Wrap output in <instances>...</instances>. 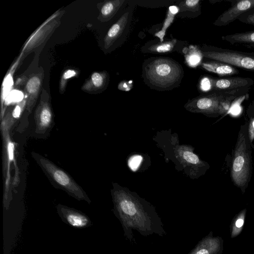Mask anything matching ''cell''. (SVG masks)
<instances>
[{
    "mask_svg": "<svg viewBox=\"0 0 254 254\" xmlns=\"http://www.w3.org/2000/svg\"><path fill=\"white\" fill-rule=\"evenodd\" d=\"M200 65L205 70L219 76L233 75L239 73L236 67L220 61L210 60L201 62Z\"/></svg>",
    "mask_w": 254,
    "mask_h": 254,
    "instance_id": "15",
    "label": "cell"
},
{
    "mask_svg": "<svg viewBox=\"0 0 254 254\" xmlns=\"http://www.w3.org/2000/svg\"><path fill=\"white\" fill-rule=\"evenodd\" d=\"M113 196L114 214L121 223L124 236L130 242H134L132 230L143 236L166 235L162 220L152 207L116 193Z\"/></svg>",
    "mask_w": 254,
    "mask_h": 254,
    "instance_id": "1",
    "label": "cell"
},
{
    "mask_svg": "<svg viewBox=\"0 0 254 254\" xmlns=\"http://www.w3.org/2000/svg\"><path fill=\"white\" fill-rule=\"evenodd\" d=\"M250 88L210 91L189 101L186 107L191 111L216 118L226 114L234 102L246 95Z\"/></svg>",
    "mask_w": 254,
    "mask_h": 254,
    "instance_id": "4",
    "label": "cell"
},
{
    "mask_svg": "<svg viewBox=\"0 0 254 254\" xmlns=\"http://www.w3.org/2000/svg\"><path fill=\"white\" fill-rule=\"evenodd\" d=\"M142 157L140 155H134L132 156L128 160V166L133 171H136L139 166Z\"/></svg>",
    "mask_w": 254,
    "mask_h": 254,
    "instance_id": "28",
    "label": "cell"
},
{
    "mask_svg": "<svg viewBox=\"0 0 254 254\" xmlns=\"http://www.w3.org/2000/svg\"><path fill=\"white\" fill-rule=\"evenodd\" d=\"M178 7L175 6H171L169 7L168 15L162 30L155 34L156 36H158L161 39V42L163 41V38L167 27L173 21L174 16L178 12Z\"/></svg>",
    "mask_w": 254,
    "mask_h": 254,
    "instance_id": "23",
    "label": "cell"
},
{
    "mask_svg": "<svg viewBox=\"0 0 254 254\" xmlns=\"http://www.w3.org/2000/svg\"><path fill=\"white\" fill-rule=\"evenodd\" d=\"M34 119L35 131L39 134L45 133L53 123L54 114L50 96L44 89L42 90L40 100L34 112Z\"/></svg>",
    "mask_w": 254,
    "mask_h": 254,
    "instance_id": "7",
    "label": "cell"
},
{
    "mask_svg": "<svg viewBox=\"0 0 254 254\" xmlns=\"http://www.w3.org/2000/svg\"><path fill=\"white\" fill-rule=\"evenodd\" d=\"M231 6L220 14L214 22L217 26L227 25L245 12L254 8V0H232Z\"/></svg>",
    "mask_w": 254,
    "mask_h": 254,
    "instance_id": "8",
    "label": "cell"
},
{
    "mask_svg": "<svg viewBox=\"0 0 254 254\" xmlns=\"http://www.w3.org/2000/svg\"><path fill=\"white\" fill-rule=\"evenodd\" d=\"M57 24V21L53 18L50 21L47 20L45 23H43L36 32L31 36L27 41L24 48H23V51L26 52H28L41 44L52 33Z\"/></svg>",
    "mask_w": 254,
    "mask_h": 254,
    "instance_id": "13",
    "label": "cell"
},
{
    "mask_svg": "<svg viewBox=\"0 0 254 254\" xmlns=\"http://www.w3.org/2000/svg\"><path fill=\"white\" fill-rule=\"evenodd\" d=\"M128 12L124 13L109 29L104 38V48L108 49L123 33L128 22Z\"/></svg>",
    "mask_w": 254,
    "mask_h": 254,
    "instance_id": "16",
    "label": "cell"
},
{
    "mask_svg": "<svg viewBox=\"0 0 254 254\" xmlns=\"http://www.w3.org/2000/svg\"><path fill=\"white\" fill-rule=\"evenodd\" d=\"M223 41L232 45H240L254 47V30L222 36Z\"/></svg>",
    "mask_w": 254,
    "mask_h": 254,
    "instance_id": "18",
    "label": "cell"
},
{
    "mask_svg": "<svg viewBox=\"0 0 254 254\" xmlns=\"http://www.w3.org/2000/svg\"><path fill=\"white\" fill-rule=\"evenodd\" d=\"M247 210L244 208L237 213L232 219L230 225V237L234 239L238 237L243 230Z\"/></svg>",
    "mask_w": 254,
    "mask_h": 254,
    "instance_id": "19",
    "label": "cell"
},
{
    "mask_svg": "<svg viewBox=\"0 0 254 254\" xmlns=\"http://www.w3.org/2000/svg\"><path fill=\"white\" fill-rule=\"evenodd\" d=\"M44 72L40 71L30 76L25 85L27 95L26 109L30 113L37 102L42 88Z\"/></svg>",
    "mask_w": 254,
    "mask_h": 254,
    "instance_id": "12",
    "label": "cell"
},
{
    "mask_svg": "<svg viewBox=\"0 0 254 254\" xmlns=\"http://www.w3.org/2000/svg\"><path fill=\"white\" fill-rule=\"evenodd\" d=\"M252 149L246 122L240 127L230 165L231 180L243 193L245 192L252 177Z\"/></svg>",
    "mask_w": 254,
    "mask_h": 254,
    "instance_id": "3",
    "label": "cell"
},
{
    "mask_svg": "<svg viewBox=\"0 0 254 254\" xmlns=\"http://www.w3.org/2000/svg\"><path fill=\"white\" fill-rule=\"evenodd\" d=\"M247 122L248 126V135L253 149H254V100L249 105L247 110Z\"/></svg>",
    "mask_w": 254,
    "mask_h": 254,
    "instance_id": "21",
    "label": "cell"
},
{
    "mask_svg": "<svg viewBox=\"0 0 254 254\" xmlns=\"http://www.w3.org/2000/svg\"><path fill=\"white\" fill-rule=\"evenodd\" d=\"M76 74V71L73 69H66L63 73L59 85L60 91L61 93H63L64 92L67 80L70 78L75 76Z\"/></svg>",
    "mask_w": 254,
    "mask_h": 254,
    "instance_id": "25",
    "label": "cell"
},
{
    "mask_svg": "<svg viewBox=\"0 0 254 254\" xmlns=\"http://www.w3.org/2000/svg\"><path fill=\"white\" fill-rule=\"evenodd\" d=\"M187 64L190 67H194L200 64L203 57L200 49L197 46L190 45L183 50Z\"/></svg>",
    "mask_w": 254,
    "mask_h": 254,
    "instance_id": "20",
    "label": "cell"
},
{
    "mask_svg": "<svg viewBox=\"0 0 254 254\" xmlns=\"http://www.w3.org/2000/svg\"><path fill=\"white\" fill-rule=\"evenodd\" d=\"M224 240L221 236H214L212 231L203 238L189 254H222Z\"/></svg>",
    "mask_w": 254,
    "mask_h": 254,
    "instance_id": "11",
    "label": "cell"
},
{
    "mask_svg": "<svg viewBox=\"0 0 254 254\" xmlns=\"http://www.w3.org/2000/svg\"><path fill=\"white\" fill-rule=\"evenodd\" d=\"M238 20L243 23L254 25V8L243 14Z\"/></svg>",
    "mask_w": 254,
    "mask_h": 254,
    "instance_id": "27",
    "label": "cell"
},
{
    "mask_svg": "<svg viewBox=\"0 0 254 254\" xmlns=\"http://www.w3.org/2000/svg\"><path fill=\"white\" fill-rule=\"evenodd\" d=\"M181 11L189 10L192 12L200 11V0H187L182 1L180 4Z\"/></svg>",
    "mask_w": 254,
    "mask_h": 254,
    "instance_id": "24",
    "label": "cell"
},
{
    "mask_svg": "<svg viewBox=\"0 0 254 254\" xmlns=\"http://www.w3.org/2000/svg\"><path fill=\"white\" fill-rule=\"evenodd\" d=\"M31 155L53 185L77 200L91 203V200L86 192L67 173L37 152H32Z\"/></svg>",
    "mask_w": 254,
    "mask_h": 254,
    "instance_id": "5",
    "label": "cell"
},
{
    "mask_svg": "<svg viewBox=\"0 0 254 254\" xmlns=\"http://www.w3.org/2000/svg\"><path fill=\"white\" fill-rule=\"evenodd\" d=\"M209 91H227L243 88H250L254 80L249 77L231 76L216 78L207 76Z\"/></svg>",
    "mask_w": 254,
    "mask_h": 254,
    "instance_id": "9",
    "label": "cell"
},
{
    "mask_svg": "<svg viewBox=\"0 0 254 254\" xmlns=\"http://www.w3.org/2000/svg\"><path fill=\"white\" fill-rule=\"evenodd\" d=\"M203 57L222 62L235 67L254 71V53L204 45L201 50Z\"/></svg>",
    "mask_w": 254,
    "mask_h": 254,
    "instance_id": "6",
    "label": "cell"
},
{
    "mask_svg": "<svg viewBox=\"0 0 254 254\" xmlns=\"http://www.w3.org/2000/svg\"><path fill=\"white\" fill-rule=\"evenodd\" d=\"M176 40L173 39L165 42H160L151 46L149 51L153 53H165L171 52L175 44Z\"/></svg>",
    "mask_w": 254,
    "mask_h": 254,
    "instance_id": "22",
    "label": "cell"
},
{
    "mask_svg": "<svg viewBox=\"0 0 254 254\" xmlns=\"http://www.w3.org/2000/svg\"><path fill=\"white\" fill-rule=\"evenodd\" d=\"M124 2V0H113L98 3L97 7L99 14L98 19L102 22L110 20L117 12Z\"/></svg>",
    "mask_w": 254,
    "mask_h": 254,
    "instance_id": "17",
    "label": "cell"
},
{
    "mask_svg": "<svg viewBox=\"0 0 254 254\" xmlns=\"http://www.w3.org/2000/svg\"><path fill=\"white\" fill-rule=\"evenodd\" d=\"M57 212L63 222L76 229H83L91 226L93 223L85 213L64 205L56 206Z\"/></svg>",
    "mask_w": 254,
    "mask_h": 254,
    "instance_id": "10",
    "label": "cell"
},
{
    "mask_svg": "<svg viewBox=\"0 0 254 254\" xmlns=\"http://www.w3.org/2000/svg\"><path fill=\"white\" fill-rule=\"evenodd\" d=\"M133 87L132 81H122L118 85V88L122 91H128Z\"/></svg>",
    "mask_w": 254,
    "mask_h": 254,
    "instance_id": "29",
    "label": "cell"
},
{
    "mask_svg": "<svg viewBox=\"0 0 254 254\" xmlns=\"http://www.w3.org/2000/svg\"><path fill=\"white\" fill-rule=\"evenodd\" d=\"M109 80V75L107 71H95L86 79L82 86L81 89L89 93L100 91L106 87Z\"/></svg>",
    "mask_w": 254,
    "mask_h": 254,
    "instance_id": "14",
    "label": "cell"
},
{
    "mask_svg": "<svg viewBox=\"0 0 254 254\" xmlns=\"http://www.w3.org/2000/svg\"><path fill=\"white\" fill-rule=\"evenodd\" d=\"M28 79V78H27L25 76L20 77L17 79L16 82H15V84L17 85H22L23 84H25L27 82Z\"/></svg>",
    "mask_w": 254,
    "mask_h": 254,
    "instance_id": "30",
    "label": "cell"
},
{
    "mask_svg": "<svg viewBox=\"0 0 254 254\" xmlns=\"http://www.w3.org/2000/svg\"><path fill=\"white\" fill-rule=\"evenodd\" d=\"M183 76L182 65L171 58H151L143 65V76L145 83L157 90H170L178 87Z\"/></svg>",
    "mask_w": 254,
    "mask_h": 254,
    "instance_id": "2",
    "label": "cell"
},
{
    "mask_svg": "<svg viewBox=\"0 0 254 254\" xmlns=\"http://www.w3.org/2000/svg\"><path fill=\"white\" fill-rule=\"evenodd\" d=\"M183 158L189 163L192 164H203L198 157L191 151H186L183 153Z\"/></svg>",
    "mask_w": 254,
    "mask_h": 254,
    "instance_id": "26",
    "label": "cell"
}]
</instances>
